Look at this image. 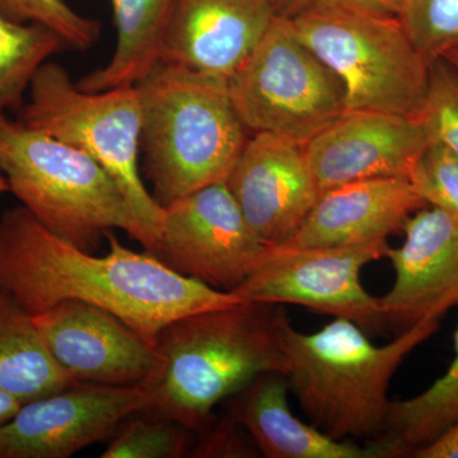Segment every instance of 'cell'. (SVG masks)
I'll list each match as a JSON object with an SVG mask.
<instances>
[{
  "instance_id": "obj_16",
  "label": "cell",
  "mask_w": 458,
  "mask_h": 458,
  "mask_svg": "<svg viewBox=\"0 0 458 458\" xmlns=\"http://www.w3.org/2000/svg\"><path fill=\"white\" fill-rule=\"evenodd\" d=\"M276 17L269 0H174L161 63L229 81Z\"/></svg>"
},
{
  "instance_id": "obj_20",
  "label": "cell",
  "mask_w": 458,
  "mask_h": 458,
  "mask_svg": "<svg viewBox=\"0 0 458 458\" xmlns=\"http://www.w3.org/2000/svg\"><path fill=\"white\" fill-rule=\"evenodd\" d=\"M75 382L51 357L31 313L0 285V391L25 403Z\"/></svg>"
},
{
  "instance_id": "obj_2",
  "label": "cell",
  "mask_w": 458,
  "mask_h": 458,
  "mask_svg": "<svg viewBox=\"0 0 458 458\" xmlns=\"http://www.w3.org/2000/svg\"><path fill=\"white\" fill-rule=\"evenodd\" d=\"M276 304L238 303L171 322L156 340L157 364L144 385L153 409L190 430L265 373L288 372Z\"/></svg>"
},
{
  "instance_id": "obj_32",
  "label": "cell",
  "mask_w": 458,
  "mask_h": 458,
  "mask_svg": "<svg viewBox=\"0 0 458 458\" xmlns=\"http://www.w3.org/2000/svg\"><path fill=\"white\" fill-rule=\"evenodd\" d=\"M21 406H22V403L16 397L0 391V426L11 420L17 414Z\"/></svg>"
},
{
  "instance_id": "obj_3",
  "label": "cell",
  "mask_w": 458,
  "mask_h": 458,
  "mask_svg": "<svg viewBox=\"0 0 458 458\" xmlns=\"http://www.w3.org/2000/svg\"><path fill=\"white\" fill-rule=\"evenodd\" d=\"M439 321L423 319L377 346L351 319L335 318L304 334L279 309L276 328L288 360L289 390L310 423L331 438L376 441L385 430L391 379L410 352L438 331Z\"/></svg>"
},
{
  "instance_id": "obj_23",
  "label": "cell",
  "mask_w": 458,
  "mask_h": 458,
  "mask_svg": "<svg viewBox=\"0 0 458 458\" xmlns=\"http://www.w3.org/2000/svg\"><path fill=\"white\" fill-rule=\"evenodd\" d=\"M146 417L126 419L113 434L101 458H179L189 450V428L144 412Z\"/></svg>"
},
{
  "instance_id": "obj_7",
  "label": "cell",
  "mask_w": 458,
  "mask_h": 458,
  "mask_svg": "<svg viewBox=\"0 0 458 458\" xmlns=\"http://www.w3.org/2000/svg\"><path fill=\"white\" fill-rule=\"evenodd\" d=\"M20 122L83 150L113 177L147 234L152 251L164 219L161 207L141 179V104L137 86L102 92L78 89L68 71L47 62L30 86Z\"/></svg>"
},
{
  "instance_id": "obj_17",
  "label": "cell",
  "mask_w": 458,
  "mask_h": 458,
  "mask_svg": "<svg viewBox=\"0 0 458 458\" xmlns=\"http://www.w3.org/2000/svg\"><path fill=\"white\" fill-rule=\"evenodd\" d=\"M427 207L408 177L354 181L319 192L289 242L292 246H352L385 241Z\"/></svg>"
},
{
  "instance_id": "obj_26",
  "label": "cell",
  "mask_w": 458,
  "mask_h": 458,
  "mask_svg": "<svg viewBox=\"0 0 458 458\" xmlns=\"http://www.w3.org/2000/svg\"><path fill=\"white\" fill-rule=\"evenodd\" d=\"M421 119L434 141L443 144L458 158V72L447 60L429 64V81Z\"/></svg>"
},
{
  "instance_id": "obj_4",
  "label": "cell",
  "mask_w": 458,
  "mask_h": 458,
  "mask_svg": "<svg viewBox=\"0 0 458 458\" xmlns=\"http://www.w3.org/2000/svg\"><path fill=\"white\" fill-rule=\"evenodd\" d=\"M137 87L143 172L157 203L227 182L250 138L228 81L159 63Z\"/></svg>"
},
{
  "instance_id": "obj_5",
  "label": "cell",
  "mask_w": 458,
  "mask_h": 458,
  "mask_svg": "<svg viewBox=\"0 0 458 458\" xmlns=\"http://www.w3.org/2000/svg\"><path fill=\"white\" fill-rule=\"evenodd\" d=\"M0 172L9 191L56 236L93 252L114 229L147 234L102 165L83 150L0 114Z\"/></svg>"
},
{
  "instance_id": "obj_1",
  "label": "cell",
  "mask_w": 458,
  "mask_h": 458,
  "mask_svg": "<svg viewBox=\"0 0 458 458\" xmlns=\"http://www.w3.org/2000/svg\"><path fill=\"white\" fill-rule=\"evenodd\" d=\"M108 252L96 256L42 225L25 207L0 216V285L31 315L63 301L114 313L156 346L159 333L185 316L242 303L181 276L149 252L132 251L113 231Z\"/></svg>"
},
{
  "instance_id": "obj_21",
  "label": "cell",
  "mask_w": 458,
  "mask_h": 458,
  "mask_svg": "<svg viewBox=\"0 0 458 458\" xmlns=\"http://www.w3.org/2000/svg\"><path fill=\"white\" fill-rule=\"evenodd\" d=\"M458 421V325L454 333V357L445 375L423 393L408 400L390 403L384 433L394 458L412 457L415 452L438 439Z\"/></svg>"
},
{
  "instance_id": "obj_11",
  "label": "cell",
  "mask_w": 458,
  "mask_h": 458,
  "mask_svg": "<svg viewBox=\"0 0 458 458\" xmlns=\"http://www.w3.org/2000/svg\"><path fill=\"white\" fill-rule=\"evenodd\" d=\"M153 409L144 385L75 382L22 403L0 426V458H66L108 438L126 419Z\"/></svg>"
},
{
  "instance_id": "obj_15",
  "label": "cell",
  "mask_w": 458,
  "mask_h": 458,
  "mask_svg": "<svg viewBox=\"0 0 458 458\" xmlns=\"http://www.w3.org/2000/svg\"><path fill=\"white\" fill-rule=\"evenodd\" d=\"M403 245L388 247L394 282L381 300L386 321L408 328L458 307V216L436 207L410 216Z\"/></svg>"
},
{
  "instance_id": "obj_31",
  "label": "cell",
  "mask_w": 458,
  "mask_h": 458,
  "mask_svg": "<svg viewBox=\"0 0 458 458\" xmlns=\"http://www.w3.org/2000/svg\"><path fill=\"white\" fill-rule=\"evenodd\" d=\"M269 2L276 16L292 18L307 5L311 4L313 0H269Z\"/></svg>"
},
{
  "instance_id": "obj_14",
  "label": "cell",
  "mask_w": 458,
  "mask_h": 458,
  "mask_svg": "<svg viewBox=\"0 0 458 458\" xmlns=\"http://www.w3.org/2000/svg\"><path fill=\"white\" fill-rule=\"evenodd\" d=\"M225 183L265 246L289 242L319 195L303 146L267 132L249 138Z\"/></svg>"
},
{
  "instance_id": "obj_24",
  "label": "cell",
  "mask_w": 458,
  "mask_h": 458,
  "mask_svg": "<svg viewBox=\"0 0 458 458\" xmlns=\"http://www.w3.org/2000/svg\"><path fill=\"white\" fill-rule=\"evenodd\" d=\"M0 13L47 27L74 50H89L101 36L102 23L78 13L65 0H0Z\"/></svg>"
},
{
  "instance_id": "obj_30",
  "label": "cell",
  "mask_w": 458,
  "mask_h": 458,
  "mask_svg": "<svg viewBox=\"0 0 458 458\" xmlns=\"http://www.w3.org/2000/svg\"><path fill=\"white\" fill-rule=\"evenodd\" d=\"M342 2L366 9V11L375 12V13L401 18L408 0H342Z\"/></svg>"
},
{
  "instance_id": "obj_8",
  "label": "cell",
  "mask_w": 458,
  "mask_h": 458,
  "mask_svg": "<svg viewBox=\"0 0 458 458\" xmlns=\"http://www.w3.org/2000/svg\"><path fill=\"white\" fill-rule=\"evenodd\" d=\"M228 87L247 131L278 135L301 146L346 110L339 78L282 16L274 18Z\"/></svg>"
},
{
  "instance_id": "obj_19",
  "label": "cell",
  "mask_w": 458,
  "mask_h": 458,
  "mask_svg": "<svg viewBox=\"0 0 458 458\" xmlns=\"http://www.w3.org/2000/svg\"><path fill=\"white\" fill-rule=\"evenodd\" d=\"M117 30L110 62L78 81L84 92L140 84L161 63L174 0H110Z\"/></svg>"
},
{
  "instance_id": "obj_18",
  "label": "cell",
  "mask_w": 458,
  "mask_h": 458,
  "mask_svg": "<svg viewBox=\"0 0 458 458\" xmlns=\"http://www.w3.org/2000/svg\"><path fill=\"white\" fill-rule=\"evenodd\" d=\"M288 378L265 373L229 397V417L245 428L267 458H394L381 441H339L304 423L289 408Z\"/></svg>"
},
{
  "instance_id": "obj_29",
  "label": "cell",
  "mask_w": 458,
  "mask_h": 458,
  "mask_svg": "<svg viewBox=\"0 0 458 458\" xmlns=\"http://www.w3.org/2000/svg\"><path fill=\"white\" fill-rule=\"evenodd\" d=\"M415 458H458V421L443 436L412 454Z\"/></svg>"
},
{
  "instance_id": "obj_13",
  "label": "cell",
  "mask_w": 458,
  "mask_h": 458,
  "mask_svg": "<svg viewBox=\"0 0 458 458\" xmlns=\"http://www.w3.org/2000/svg\"><path fill=\"white\" fill-rule=\"evenodd\" d=\"M32 319L51 357L74 381L141 385L155 369L156 346L106 310L69 300Z\"/></svg>"
},
{
  "instance_id": "obj_27",
  "label": "cell",
  "mask_w": 458,
  "mask_h": 458,
  "mask_svg": "<svg viewBox=\"0 0 458 458\" xmlns=\"http://www.w3.org/2000/svg\"><path fill=\"white\" fill-rule=\"evenodd\" d=\"M408 179L427 205L458 216V158L447 147L433 141Z\"/></svg>"
},
{
  "instance_id": "obj_9",
  "label": "cell",
  "mask_w": 458,
  "mask_h": 458,
  "mask_svg": "<svg viewBox=\"0 0 458 458\" xmlns=\"http://www.w3.org/2000/svg\"><path fill=\"white\" fill-rule=\"evenodd\" d=\"M387 240L352 246H267L231 293L247 303L297 304L348 318L364 331L386 322L381 300L360 282L361 270L386 258Z\"/></svg>"
},
{
  "instance_id": "obj_10",
  "label": "cell",
  "mask_w": 458,
  "mask_h": 458,
  "mask_svg": "<svg viewBox=\"0 0 458 458\" xmlns=\"http://www.w3.org/2000/svg\"><path fill=\"white\" fill-rule=\"evenodd\" d=\"M265 247L227 183L218 182L165 207L149 254L181 276L231 292L249 276Z\"/></svg>"
},
{
  "instance_id": "obj_33",
  "label": "cell",
  "mask_w": 458,
  "mask_h": 458,
  "mask_svg": "<svg viewBox=\"0 0 458 458\" xmlns=\"http://www.w3.org/2000/svg\"><path fill=\"white\" fill-rule=\"evenodd\" d=\"M442 57L443 59L447 60V62L450 63V64L458 72V45L448 50Z\"/></svg>"
},
{
  "instance_id": "obj_25",
  "label": "cell",
  "mask_w": 458,
  "mask_h": 458,
  "mask_svg": "<svg viewBox=\"0 0 458 458\" xmlns=\"http://www.w3.org/2000/svg\"><path fill=\"white\" fill-rule=\"evenodd\" d=\"M401 21L429 64L458 45V0H408Z\"/></svg>"
},
{
  "instance_id": "obj_12",
  "label": "cell",
  "mask_w": 458,
  "mask_h": 458,
  "mask_svg": "<svg viewBox=\"0 0 458 458\" xmlns=\"http://www.w3.org/2000/svg\"><path fill=\"white\" fill-rule=\"evenodd\" d=\"M433 141L421 117L345 110L307 141L303 150L322 192L354 181L408 177Z\"/></svg>"
},
{
  "instance_id": "obj_28",
  "label": "cell",
  "mask_w": 458,
  "mask_h": 458,
  "mask_svg": "<svg viewBox=\"0 0 458 458\" xmlns=\"http://www.w3.org/2000/svg\"><path fill=\"white\" fill-rule=\"evenodd\" d=\"M238 424L231 417L209 423L201 429V438L197 447L192 451V457H225L249 458L255 457V450L246 445L240 433H237Z\"/></svg>"
},
{
  "instance_id": "obj_22",
  "label": "cell",
  "mask_w": 458,
  "mask_h": 458,
  "mask_svg": "<svg viewBox=\"0 0 458 458\" xmlns=\"http://www.w3.org/2000/svg\"><path fill=\"white\" fill-rule=\"evenodd\" d=\"M65 42L47 27L0 13V114L20 107L33 77Z\"/></svg>"
},
{
  "instance_id": "obj_6",
  "label": "cell",
  "mask_w": 458,
  "mask_h": 458,
  "mask_svg": "<svg viewBox=\"0 0 458 458\" xmlns=\"http://www.w3.org/2000/svg\"><path fill=\"white\" fill-rule=\"evenodd\" d=\"M289 21L301 41L339 78L346 110L420 117L429 63L400 17L342 0H313Z\"/></svg>"
}]
</instances>
